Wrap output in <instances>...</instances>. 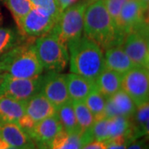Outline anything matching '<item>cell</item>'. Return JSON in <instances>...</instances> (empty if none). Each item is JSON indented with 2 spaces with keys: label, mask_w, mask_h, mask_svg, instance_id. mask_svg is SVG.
<instances>
[{
  "label": "cell",
  "mask_w": 149,
  "mask_h": 149,
  "mask_svg": "<svg viewBox=\"0 0 149 149\" xmlns=\"http://www.w3.org/2000/svg\"><path fill=\"white\" fill-rule=\"evenodd\" d=\"M83 33L105 50L122 45L124 40L114 25L103 0H91L86 7Z\"/></svg>",
  "instance_id": "1"
},
{
  "label": "cell",
  "mask_w": 149,
  "mask_h": 149,
  "mask_svg": "<svg viewBox=\"0 0 149 149\" xmlns=\"http://www.w3.org/2000/svg\"><path fill=\"white\" fill-rule=\"evenodd\" d=\"M67 49L70 71L95 83L96 78L105 68L103 49L83 35L68 43Z\"/></svg>",
  "instance_id": "2"
},
{
  "label": "cell",
  "mask_w": 149,
  "mask_h": 149,
  "mask_svg": "<svg viewBox=\"0 0 149 149\" xmlns=\"http://www.w3.org/2000/svg\"><path fill=\"white\" fill-rule=\"evenodd\" d=\"M34 43L22 42L0 56V72L14 78H32L42 74Z\"/></svg>",
  "instance_id": "3"
},
{
  "label": "cell",
  "mask_w": 149,
  "mask_h": 149,
  "mask_svg": "<svg viewBox=\"0 0 149 149\" xmlns=\"http://www.w3.org/2000/svg\"><path fill=\"white\" fill-rule=\"evenodd\" d=\"M34 47L43 70L61 72L66 67L69 61L67 47L52 32L37 37L35 40Z\"/></svg>",
  "instance_id": "4"
},
{
  "label": "cell",
  "mask_w": 149,
  "mask_h": 149,
  "mask_svg": "<svg viewBox=\"0 0 149 149\" xmlns=\"http://www.w3.org/2000/svg\"><path fill=\"white\" fill-rule=\"evenodd\" d=\"M91 0H80L61 12L58 20L51 30L61 42L67 44L83 35L84 15Z\"/></svg>",
  "instance_id": "5"
},
{
  "label": "cell",
  "mask_w": 149,
  "mask_h": 149,
  "mask_svg": "<svg viewBox=\"0 0 149 149\" xmlns=\"http://www.w3.org/2000/svg\"><path fill=\"white\" fill-rule=\"evenodd\" d=\"M44 75L32 78H14L5 74L0 85V95L26 102L42 91Z\"/></svg>",
  "instance_id": "6"
},
{
  "label": "cell",
  "mask_w": 149,
  "mask_h": 149,
  "mask_svg": "<svg viewBox=\"0 0 149 149\" xmlns=\"http://www.w3.org/2000/svg\"><path fill=\"white\" fill-rule=\"evenodd\" d=\"M122 90L132 99L136 106L149 100V70L141 65H134L123 74Z\"/></svg>",
  "instance_id": "7"
},
{
  "label": "cell",
  "mask_w": 149,
  "mask_h": 149,
  "mask_svg": "<svg viewBox=\"0 0 149 149\" xmlns=\"http://www.w3.org/2000/svg\"><path fill=\"white\" fill-rule=\"evenodd\" d=\"M148 9L139 0H128L123 4L118 20V31L123 37L133 32L148 34Z\"/></svg>",
  "instance_id": "8"
},
{
  "label": "cell",
  "mask_w": 149,
  "mask_h": 149,
  "mask_svg": "<svg viewBox=\"0 0 149 149\" xmlns=\"http://www.w3.org/2000/svg\"><path fill=\"white\" fill-rule=\"evenodd\" d=\"M56 21L47 13L42 9L32 8L24 17L18 26L22 37L37 38L47 34L53 28Z\"/></svg>",
  "instance_id": "9"
},
{
  "label": "cell",
  "mask_w": 149,
  "mask_h": 149,
  "mask_svg": "<svg viewBox=\"0 0 149 149\" xmlns=\"http://www.w3.org/2000/svg\"><path fill=\"white\" fill-rule=\"evenodd\" d=\"M122 47L133 64L149 68L148 34L130 32L124 37Z\"/></svg>",
  "instance_id": "10"
},
{
  "label": "cell",
  "mask_w": 149,
  "mask_h": 149,
  "mask_svg": "<svg viewBox=\"0 0 149 149\" xmlns=\"http://www.w3.org/2000/svg\"><path fill=\"white\" fill-rule=\"evenodd\" d=\"M41 92L56 109L70 101L65 74L60 72L49 71L44 75Z\"/></svg>",
  "instance_id": "11"
},
{
  "label": "cell",
  "mask_w": 149,
  "mask_h": 149,
  "mask_svg": "<svg viewBox=\"0 0 149 149\" xmlns=\"http://www.w3.org/2000/svg\"><path fill=\"white\" fill-rule=\"evenodd\" d=\"M62 130V125L55 114L37 122L29 136L38 143V147H42L50 143Z\"/></svg>",
  "instance_id": "12"
},
{
  "label": "cell",
  "mask_w": 149,
  "mask_h": 149,
  "mask_svg": "<svg viewBox=\"0 0 149 149\" xmlns=\"http://www.w3.org/2000/svg\"><path fill=\"white\" fill-rule=\"evenodd\" d=\"M0 137L9 146L20 148H34L32 138L17 123H0Z\"/></svg>",
  "instance_id": "13"
},
{
  "label": "cell",
  "mask_w": 149,
  "mask_h": 149,
  "mask_svg": "<svg viewBox=\"0 0 149 149\" xmlns=\"http://www.w3.org/2000/svg\"><path fill=\"white\" fill-rule=\"evenodd\" d=\"M25 113L37 123L56 114V108L39 92L25 103Z\"/></svg>",
  "instance_id": "14"
},
{
  "label": "cell",
  "mask_w": 149,
  "mask_h": 149,
  "mask_svg": "<svg viewBox=\"0 0 149 149\" xmlns=\"http://www.w3.org/2000/svg\"><path fill=\"white\" fill-rule=\"evenodd\" d=\"M104 56L105 68L116 71L121 74H124L136 65L124 52L122 45L108 48Z\"/></svg>",
  "instance_id": "15"
},
{
  "label": "cell",
  "mask_w": 149,
  "mask_h": 149,
  "mask_svg": "<svg viewBox=\"0 0 149 149\" xmlns=\"http://www.w3.org/2000/svg\"><path fill=\"white\" fill-rule=\"evenodd\" d=\"M65 77L71 101H84L90 91L95 86L94 82L71 72L65 74Z\"/></svg>",
  "instance_id": "16"
},
{
  "label": "cell",
  "mask_w": 149,
  "mask_h": 149,
  "mask_svg": "<svg viewBox=\"0 0 149 149\" xmlns=\"http://www.w3.org/2000/svg\"><path fill=\"white\" fill-rule=\"evenodd\" d=\"M123 74L104 68L96 78L95 85L105 98H109L122 90Z\"/></svg>",
  "instance_id": "17"
},
{
  "label": "cell",
  "mask_w": 149,
  "mask_h": 149,
  "mask_svg": "<svg viewBox=\"0 0 149 149\" xmlns=\"http://www.w3.org/2000/svg\"><path fill=\"white\" fill-rule=\"evenodd\" d=\"M25 114V102L0 95V123H17Z\"/></svg>",
  "instance_id": "18"
},
{
  "label": "cell",
  "mask_w": 149,
  "mask_h": 149,
  "mask_svg": "<svg viewBox=\"0 0 149 149\" xmlns=\"http://www.w3.org/2000/svg\"><path fill=\"white\" fill-rule=\"evenodd\" d=\"M132 131L133 138L137 140L143 136H148L149 102L136 106L135 112L132 116Z\"/></svg>",
  "instance_id": "19"
},
{
  "label": "cell",
  "mask_w": 149,
  "mask_h": 149,
  "mask_svg": "<svg viewBox=\"0 0 149 149\" xmlns=\"http://www.w3.org/2000/svg\"><path fill=\"white\" fill-rule=\"evenodd\" d=\"M56 115L62 125V128L66 133H74L81 132L77 123L71 100L57 108Z\"/></svg>",
  "instance_id": "20"
},
{
  "label": "cell",
  "mask_w": 149,
  "mask_h": 149,
  "mask_svg": "<svg viewBox=\"0 0 149 149\" xmlns=\"http://www.w3.org/2000/svg\"><path fill=\"white\" fill-rule=\"evenodd\" d=\"M85 104L94 115L95 119L99 120L104 118V108L106 103V98L102 95L100 91L95 86L90 91L89 95L85 99Z\"/></svg>",
  "instance_id": "21"
},
{
  "label": "cell",
  "mask_w": 149,
  "mask_h": 149,
  "mask_svg": "<svg viewBox=\"0 0 149 149\" xmlns=\"http://www.w3.org/2000/svg\"><path fill=\"white\" fill-rule=\"evenodd\" d=\"M109 99L116 108L119 115L131 118L135 112L136 105L125 91L120 90L109 97Z\"/></svg>",
  "instance_id": "22"
},
{
  "label": "cell",
  "mask_w": 149,
  "mask_h": 149,
  "mask_svg": "<svg viewBox=\"0 0 149 149\" xmlns=\"http://www.w3.org/2000/svg\"><path fill=\"white\" fill-rule=\"evenodd\" d=\"M71 103L74 108L77 123L80 131L83 133L87 130H90L92 128L94 123L95 122V117L91 110L86 106L84 101H71Z\"/></svg>",
  "instance_id": "23"
},
{
  "label": "cell",
  "mask_w": 149,
  "mask_h": 149,
  "mask_svg": "<svg viewBox=\"0 0 149 149\" xmlns=\"http://www.w3.org/2000/svg\"><path fill=\"white\" fill-rule=\"evenodd\" d=\"M133 134L131 118L123 115H118L109 118V139L125 134Z\"/></svg>",
  "instance_id": "24"
},
{
  "label": "cell",
  "mask_w": 149,
  "mask_h": 149,
  "mask_svg": "<svg viewBox=\"0 0 149 149\" xmlns=\"http://www.w3.org/2000/svg\"><path fill=\"white\" fill-rule=\"evenodd\" d=\"M21 34L10 27H0V56L22 42Z\"/></svg>",
  "instance_id": "25"
},
{
  "label": "cell",
  "mask_w": 149,
  "mask_h": 149,
  "mask_svg": "<svg viewBox=\"0 0 149 149\" xmlns=\"http://www.w3.org/2000/svg\"><path fill=\"white\" fill-rule=\"evenodd\" d=\"M8 8L14 17L17 27L20 22L32 8V4L28 0H3Z\"/></svg>",
  "instance_id": "26"
},
{
  "label": "cell",
  "mask_w": 149,
  "mask_h": 149,
  "mask_svg": "<svg viewBox=\"0 0 149 149\" xmlns=\"http://www.w3.org/2000/svg\"><path fill=\"white\" fill-rule=\"evenodd\" d=\"M28 1L32 4V8L45 11L57 22L61 13L59 9L56 0H28Z\"/></svg>",
  "instance_id": "27"
},
{
  "label": "cell",
  "mask_w": 149,
  "mask_h": 149,
  "mask_svg": "<svg viewBox=\"0 0 149 149\" xmlns=\"http://www.w3.org/2000/svg\"><path fill=\"white\" fill-rule=\"evenodd\" d=\"M93 139L95 140H109V118H103L94 123L91 128Z\"/></svg>",
  "instance_id": "28"
},
{
  "label": "cell",
  "mask_w": 149,
  "mask_h": 149,
  "mask_svg": "<svg viewBox=\"0 0 149 149\" xmlns=\"http://www.w3.org/2000/svg\"><path fill=\"white\" fill-rule=\"evenodd\" d=\"M103 1L104 3V5L106 7L109 15L111 17L112 20L114 22V25L116 26L117 29L118 30V20H119L120 13H121L123 4L128 0H103Z\"/></svg>",
  "instance_id": "29"
},
{
  "label": "cell",
  "mask_w": 149,
  "mask_h": 149,
  "mask_svg": "<svg viewBox=\"0 0 149 149\" xmlns=\"http://www.w3.org/2000/svg\"><path fill=\"white\" fill-rule=\"evenodd\" d=\"M134 140L135 139L132 133L118 136L108 140L106 149H127L128 145Z\"/></svg>",
  "instance_id": "30"
},
{
  "label": "cell",
  "mask_w": 149,
  "mask_h": 149,
  "mask_svg": "<svg viewBox=\"0 0 149 149\" xmlns=\"http://www.w3.org/2000/svg\"><path fill=\"white\" fill-rule=\"evenodd\" d=\"M17 123L25 133H27L28 135H30V133H32V129L34 128L37 123L35 122L30 116H28L27 114L25 113L18 119Z\"/></svg>",
  "instance_id": "31"
},
{
  "label": "cell",
  "mask_w": 149,
  "mask_h": 149,
  "mask_svg": "<svg viewBox=\"0 0 149 149\" xmlns=\"http://www.w3.org/2000/svg\"><path fill=\"white\" fill-rule=\"evenodd\" d=\"M108 145V140H92L85 143L81 149H106Z\"/></svg>",
  "instance_id": "32"
},
{
  "label": "cell",
  "mask_w": 149,
  "mask_h": 149,
  "mask_svg": "<svg viewBox=\"0 0 149 149\" xmlns=\"http://www.w3.org/2000/svg\"><path fill=\"white\" fill-rule=\"evenodd\" d=\"M56 3H57L59 9L61 13L65 8H67L70 6L73 5L75 3L79 2L80 0H56Z\"/></svg>",
  "instance_id": "33"
},
{
  "label": "cell",
  "mask_w": 149,
  "mask_h": 149,
  "mask_svg": "<svg viewBox=\"0 0 149 149\" xmlns=\"http://www.w3.org/2000/svg\"><path fill=\"white\" fill-rule=\"evenodd\" d=\"M127 149H148V147L144 140H140V141L134 140L128 145Z\"/></svg>",
  "instance_id": "34"
},
{
  "label": "cell",
  "mask_w": 149,
  "mask_h": 149,
  "mask_svg": "<svg viewBox=\"0 0 149 149\" xmlns=\"http://www.w3.org/2000/svg\"><path fill=\"white\" fill-rule=\"evenodd\" d=\"M8 147H9V145L0 137V149H5Z\"/></svg>",
  "instance_id": "35"
},
{
  "label": "cell",
  "mask_w": 149,
  "mask_h": 149,
  "mask_svg": "<svg viewBox=\"0 0 149 149\" xmlns=\"http://www.w3.org/2000/svg\"><path fill=\"white\" fill-rule=\"evenodd\" d=\"M139 1L144 6V7H145V8H148L149 0H139Z\"/></svg>",
  "instance_id": "36"
},
{
  "label": "cell",
  "mask_w": 149,
  "mask_h": 149,
  "mask_svg": "<svg viewBox=\"0 0 149 149\" xmlns=\"http://www.w3.org/2000/svg\"><path fill=\"white\" fill-rule=\"evenodd\" d=\"M5 149H33V148H15V147H12V146H9L8 148H6Z\"/></svg>",
  "instance_id": "37"
},
{
  "label": "cell",
  "mask_w": 149,
  "mask_h": 149,
  "mask_svg": "<svg viewBox=\"0 0 149 149\" xmlns=\"http://www.w3.org/2000/svg\"><path fill=\"white\" fill-rule=\"evenodd\" d=\"M3 77H4V74L0 72V85H1L2 81H3Z\"/></svg>",
  "instance_id": "38"
},
{
  "label": "cell",
  "mask_w": 149,
  "mask_h": 149,
  "mask_svg": "<svg viewBox=\"0 0 149 149\" xmlns=\"http://www.w3.org/2000/svg\"><path fill=\"white\" fill-rule=\"evenodd\" d=\"M2 22H3V16H2L1 11H0V25L2 24Z\"/></svg>",
  "instance_id": "39"
},
{
  "label": "cell",
  "mask_w": 149,
  "mask_h": 149,
  "mask_svg": "<svg viewBox=\"0 0 149 149\" xmlns=\"http://www.w3.org/2000/svg\"><path fill=\"white\" fill-rule=\"evenodd\" d=\"M33 149H38V148H33Z\"/></svg>",
  "instance_id": "40"
},
{
  "label": "cell",
  "mask_w": 149,
  "mask_h": 149,
  "mask_svg": "<svg viewBox=\"0 0 149 149\" xmlns=\"http://www.w3.org/2000/svg\"><path fill=\"white\" fill-rule=\"evenodd\" d=\"M0 1H3V0H0Z\"/></svg>",
  "instance_id": "41"
}]
</instances>
